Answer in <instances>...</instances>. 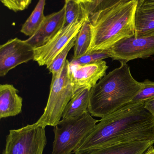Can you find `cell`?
Here are the masks:
<instances>
[{"mask_svg": "<svg viewBox=\"0 0 154 154\" xmlns=\"http://www.w3.org/2000/svg\"><path fill=\"white\" fill-rule=\"evenodd\" d=\"M145 103L130 102L101 119L73 153L138 141L154 142V117Z\"/></svg>", "mask_w": 154, "mask_h": 154, "instance_id": "6da1fadb", "label": "cell"}, {"mask_svg": "<svg viewBox=\"0 0 154 154\" xmlns=\"http://www.w3.org/2000/svg\"><path fill=\"white\" fill-rule=\"evenodd\" d=\"M139 0H119L96 9L89 20L92 38L87 52L105 50L135 34V16Z\"/></svg>", "mask_w": 154, "mask_h": 154, "instance_id": "7a4b0ae2", "label": "cell"}, {"mask_svg": "<svg viewBox=\"0 0 154 154\" xmlns=\"http://www.w3.org/2000/svg\"><path fill=\"white\" fill-rule=\"evenodd\" d=\"M142 88L134 79L127 63L105 75L91 89L88 111L103 118L132 102Z\"/></svg>", "mask_w": 154, "mask_h": 154, "instance_id": "3957f363", "label": "cell"}, {"mask_svg": "<svg viewBox=\"0 0 154 154\" xmlns=\"http://www.w3.org/2000/svg\"><path fill=\"white\" fill-rule=\"evenodd\" d=\"M98 122L89 112L78 117L61 119L54 127L51 154L73 153Z\"/></svg>", "mask_w": 154, "mask_h": 154, "instance_id": "277c9868", "label": "cell"}, {"mask_svg": "<svg viewBox=\"0 0 154 154\" xmlns=\"http://www.w3.org/2000/svg\"><path fill=\"white\" fill-rule=\"evenodd\" d=\"M70 62L67 60L60 72L52 75L49 94L44 112L36 123L44 127H55L75 92L70 77Z\"/></svg>", "mask_w": 154, "mask_h": 154, "instance_id": "5b68a950", "label": "cell"}, {"mask_svg": "<svg viewBox=\"0 0 154 154\" xmlns=\"http://www.w3.org/2000/svg\"><path fill=\"white\" fill-rule=\"evenodd\" d=\"M45 128L35 123L10 130L3 154H42L47 143Z\"/></svg>", "mask_w": 154, "mask_h": 154, "instance_id": "8992f818", "label": "cell"}, {"mask_svg": "<svg viewBox=\"0 0 154 154\" xmlns=\"http://www.w3.org/2000/svg\"><path fill=\"white\" fill-rule=\"evenodd\" d=\"M110 58L127 63L137 59H146L154 55V35L123 39L108 49Z\"/></svg>", "mask_w": 154, "mask_h": 154, "instance_id": "52a82bcc", "label": "cell"}, {"mask_svg": "<svg viewBox=\"0 0 154 154\" xmlns=\"http://www.w3.org/2000/svg\"><path fill=\"white\" fill-rule=\"evenodd\" d=\"M76 21L62 28L43 46L34 48L33 60L39 66H48L64 47L77 35L85 21L89 18Z\"/></svg>", "mask_w": 154, "mask_h": 154, "instance_id": "ba28073f", "label": "cell"}, {"mask_svg": "<svg viewBox=\"0 0 154 154\" xmlns=\"http://www.w3.org/2000/svg\"><path fill=\"white\" fill-rule=\"evenodd\" d=\"M34 48L25 40L11 39L0 46V76L16 67L33 60Z\"/></svg>", "mask_w": 154, "mask_h": 154, "instance_id": "9c48e42d", "label": "cell"}, {"mask_svg": "<svg viewBox=\"0 0 154 154\" xmlns=\"http://www.w3.org/2000/svg\"><path fill=\"white\" fill-rule=\"evenodd\" d=\"M108 69L103 60L90 64H70L69 72L74 92L82 88H92L105 75Z\"/></svg>", "mask_w": 154, "mask_h": 154, "instance_id": "30bf717a", "label": "cell"}, {"mask_svg": "<svg viewBox=\"0 0 154 154\" xmlns=\"http://www.w3.org/2000/svg\"><path fill=\"white\" fill-rule=\"evenodd\" d=\"M65 8L45 16L36 32L26 42L34 48L43 46L53 38L63 27Z\"/></svg>", "mask_w": 154, "mask_h": 154, "instance_id": "8fae6325", "label": "cell"}, {"mask_svg": "<svg viewBox=\"0 0 154 154\" xmlns=\"http://www.w3.org/2000/svg\"><path fill=\"white\" fill-rule=\"evenodd\" d=\"M12 84L0 85V118L14 116L21 112L23 99Z\"/></svg>", "mask_w": 154, "mask_h": 154, "instance_id": "7c38bea8", "label": "cell"}, {"mask_svg": "<svg viewBox=\"0 0 154 154\" xmlns=\"http://www.w3.org/2000/svg\"><path fill=\"white\" fill-rule=\"evenodd\" d=\"M154 35V0H146L137 6L135 16L136 37Z\"/></svg>", "mask_w": 154, "mask_h": 154, "instance_id": "4fadbf2b", "label": "cell"}, {"mask_svg": "<svg viewBox=\"0 0 154 154\" xmlns=\"http://www.w3.org/2000/svg\"><path fill=\"white\" fill-rule=\"evenodd\" d=\"M91 88H82L76 91L62 115V119L81 116L89 112Z\"/></svg>", "mask_w": 154, "mask_h": 154, "instance_id": "5bb4252c", "label": "cell"}, {"mask_svg": "<svg viewBox=\"0 0 154 154\" xmlns=\"http://www.w3.org/2000/svg\"><path fill=\"white\" fill-rule=\"evenodd\" d=\"M152 141H138L115 145L84 154H144L153 146Z\"/></svg>", "mask_w": 154, "mask_h": 154, "instance_id": "9a60e30c", "label": "cell"}, {"mask_svg": "<svg viewBox=\"0 0 154 154\" xmlns=\"http://www.w3.org/2000/svg\"><path fill=\"white\" fill-rule=\"evenodd\" d=\"M46 0H39L30 15L23 24L20 32L29 37L32 36L39 29L45 16L44 10Z\"/></svg>", "mask_w": 154, "mask_h": 154, "instance_id": "2e32d148", "label": "cell"}, {"mask_svg": "<svg viewBox=\"0 0 154 154\" xmlns=\"http://www.w3.org/2000/svg\"><path fill=\"white\" fill-rule=\"evenodd\" d=\"M92 38L91 26L89 17L85 21L78 33L74 48L72 58H77L87 52Z\"/></svg>", "mask_w": 154, "mask_h": 154, "instance_id": "e0dca14e", "label": "cell"}, {"mask_svg": "<svg viewBox=\"0 0 154 154\" xmlns=\"http://www.w3.org/2000/svg\"><path fill=\"white\" fill-rule=\"evenodd\" d=\"M65 20L63 28L78 20L89 17L87 11L74 0H65Z\"/></svg>", "mask_w": 154, "mask_h": 154, "instance_id": "ac0fdd59", "label": "cell"}, {"mask_svg": "<svg viewBox=\"0 0 154 154\" xmlns=\"http://www.w3.org/2000/svg\"><path fill=\"white\" fill-rule=\"evenodd\" d=\"M77 36L71 40L64 47V48L56 56L51 64L47 67V68L52 74V75L58 74L62 69L65 62L67 60V57L69 52L75 46Z\"/></svg>", "mask_w": 154, "mask_h": 154, "instance_id": "d6986e66", "label": "cell"}, {"mask_svg": "<svg viewBox=\"0 0 154 154\" xmlns=\"http://www.w3.org/2000/svg\"><path fill=\"white\" fill-rule=\"evenodd\" d=\"M110 58L108 49L98 50L87 52L83 56L72 58L70 62V64H87L97 62L105 59Z\"/></svg>", "mask_w": 154, "mask_h": 154, "instance_id": "ffe728a7", "label": "cell"}, {"mask_svg": "<svg viewBox=\"0 0 154 154\" xmlns=\"http://www.w3.org/2000/svg\"><path fill=\"white\" fill-rule=\"evenodd\" d=\"M142 84L141 90L132 102L146 101L154 98V82L146 79Z\"/></svg>", "mask_w": 154, "mask_h": 154, "instance_id": "44dd1931", "label": "cell"}, {"mask_svg": "<svg viewBox=\"0 0 154 154\" xmlns=\"http://www.w3.org/2000/svg\"><path fill=\"white\" fill-rule=\"evenodd\" d=\"M4 5L14 12L20 11L28 8L32 0H1Z\"/></svg>", "mask_w": 154, "mask_h": 154, "instance_id": "7402d4cb", "label": "cell"}, {"mask_svg": "<svg viewBox=\"0 0 154 154\" xmlns=\"http://www.w3.org/2000/svg\"><path fill=\"white\" fill-rule=\"evenodd\" d=\"M81 4L90 15L104 0H74Z\"/></svg>", "mask_w": 154, "mask_h": 154, "instance_id": "603a6c76", "label": "cell"}, {"mask_svg": "<svg viewBox=\"0 0 154 154\" xmlns=\"http://www.w3.org/2000/svg\"><path fill=\"white\" fill-rule=\"evenodd\" d=\"M144 106L154 117V98L145 101Z\"/></svg>", "mask_w": 154, "mask_h": 154, "instance_id": "cb8c5ba5", "label": "cell"}, {"mask_svg": "<svg viewBox=\"0 0 154 154\" xmlns=\"http://www.w3.org/2000/svg\"><path fill=\"white\" fill-rule=\"evenodd\" d=\"M144 154H154V146H152L149 148Z\"/></svg>", "mask_w": 154, "mask_h": 154, "instance_id": "d4e9b609", "label": "cell"}, {"mask_svg": "<svg viewBox=\"0 0 154 154\" xmlns=\"http://www.w3.org/2000/svg\"><path fill=\"white\" fill-rule=\"evenodd\" d=\"M146 1V0H139V3H138V5L142 4V3H143L145 2Z\"/></svg>", "mask_w": 154, "mask_h": 154, "instance_id": "484cf974", "label": "cell"}]
</instances>
